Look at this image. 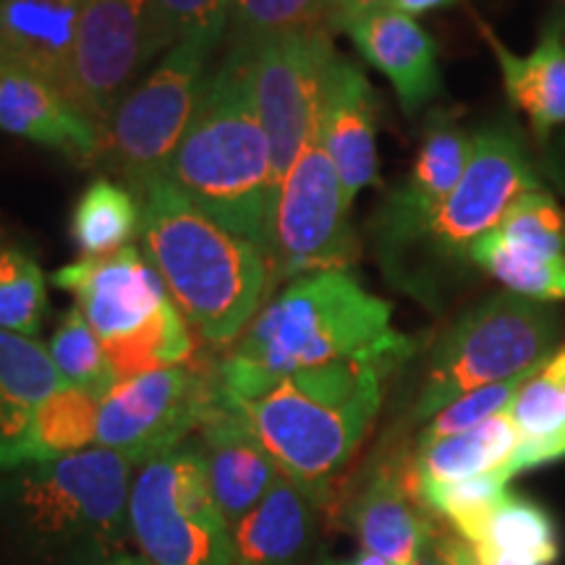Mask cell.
<instances>
[{"label": "cell", "instance_id": "4dcf8cb0", "mask_svg": "<svg viewBox=\"0 0 565 565\" xmlns=\"http://www.w3.org/2000/svg\"><path fill=\"white\" fill-rule=\"evenodd\" d=\"M103 345L118 383L139 377V374L147 372L171 370V366L186 364L194 351L192 330H189L186 317L179 312L173 299L134 335H126L121 341H110Z\"/></svg>", "mask_w": 565, "mask_h": 565}, {"label": "cell", "instance_id": "6da1fadb", "mask_svg": "<svg viewBox=\"0 0 565 565\" xmlns=\"http://www.w3.org/2000/svg\"><path fill=\"white\" fill-rule=\"evenodd\" d=\"M414 341L393 328L391 301L380 299L349 270L312 273L288 282L217 364L228 401L254 398L278 380L338 362L398 366Z\"/></svg>", "mask_w": 565, "mask_h": 565}, {"label": "cell", "instance_id": "60d3db41", "mask_svg": "<svg viewBox=\"0 0 565 565\" xmlns=\"http://www.w3.org/2000/svg\"><path fill=\"white\" fill-rule=\"evenodd\" d=\"M437 565H479L475 550L461 536H440L433 542Z\"/></svg>", "mask_w": 565, "mask_h": 565}, {"label": "cell", "instance_id": "d590c367", "mask_svg": "<svg viewBox=\"0 0 565 565\" xmlns=\"http://www.w3.org/2000/svg\"><path fill=\"white\" fill-rule=\"evenodd\" d=\"M231 6L233 0H150L152 58L194 38L221 45L228 38Z\"/></svg>", "mask_w": 565, "mask_h": 565}, {"label": "cell", "instance_id": "3957f363", "mask_svg": "<svg viewBox=\"0 0 565 565\" xmlns=\"http://www.w3.org/2000/svg\"><path fill=\"white\" fill-rule=\"evenodd\" d=\"M166 179L212 221L263 252L278 183L270 139L254 103L249 53L242 42H228L221 66L204 84L200 108Z\"/></svg>", "mask_w": 565, "mask_h": 565}, {"label": "cell", "instance_id": "4316f807", "mask_svg": "<svg viewBox=\"0 0 565 565\" xmlns=\"http://www.w3.org/2000/svg\"><path fill=\"white\" fill-rule=\"evenodd\" d=\"M471 550L479 565H553L561 555L550 513L511 492L494 508Z\"/></svg>", "mask_w": 565, "mask_h": 565}, {"label": "cell", "instance_id": "8fae6325", "mask_svg": "<svg viewBox=\"0 0 565 565\" xmlns=\"http://www.w3.org/2000/svg\"><path fill=\"white\" fill-rule=\"evenodd\" d=\"M242 45L249 53L254 103L273 147L275 183H280L299 154L317 145L324 95L343 55L328 30L275 34Z\"/></svg>", "mask_w": 565, "mask_h": 565}, {"label": "cell", "instance_id": "e0dca14e", "mask_svg": "<svg viewBox=\"0 0 565 565\" xmlns=\"http://www.w3.org/2000/svg\"><path fill=\"white\" fill-rule=\"evenodd\" d=\"M0 131L66 154L97 162L103 134L82 116L58 87L32 71L0 61Z\"/></svg>", "mask_w": 565, "mask_h": 565}, {"label": "cell", "instance_id": "f546056e", "mask_svg": "<svg viewBox=\"0 0 565 565\" xmlns=\"http://www.w3.org/2000/svg\"><path fill=\"white\" fill-rule=\"evenodd\" d=\"M469 259L477 273L490 275L503 291L545 303L565 301V254L505 244L490 231L475 244Z\"/></svg>", "mask_w": 565, "mask_h": 565}, {"label": "cell", "instance_id": "cb8c5ba5", "mask_svg": "<svg viewBox=\"0 0 565 565\" xmlns=\"http://www.w3.org/2000/svg\"><path fill=\"white\" fill-rule=\"evenodd\" d=\"M231 532L236 565H299L312 545L315 503L280 475L263 503Z\"/></svg>", "mask_w": 565, "mask_h": 565}, {"label": "cell", "instance_id": "ab89813d", "mask_svg": "<svg viewBox=\"0 0 565 565\" xmlns=\"http://www.w3.org/2000/svg\"><path fill=\"white\" fill-rule=\"evenodd\" d=\"M391 9V0H333V19H330V30L345 32L351 24L362 21L372 13Z\"/></svg>", "mask_w": 565, "mask_h": 565}, {"label": "cell", "instance_id": "9a60e30c", "mask_svg": "<svg viewBox=\"0 0 565 565\" xmlns=\"http://www.w3.org/2000/svg\"><path fill=\"white\" fill-rule=\"evenodd\" d=\"M469 154L471 131H466L458 121V113L448 108L429 113L412 171L385 196L383 207L372 221L377 254L391 252L406 242L443 207L461 181L469 166Z\"/></svg>", "mask_w": 565, "mask_h": 565}, {"label": "cell", "instance_id": "30bf717a", "mask_svg": "<svg viewBox=\"0 0 565 565\" xmlns=\"http://www.w3.org/2000/svg\"><path fill=\"white\" fill-rule=\"evenodd\" d=\"M341 181L320 145L307 147L278 183L263 257L270 296L282 280L349 270L362 257Z\"/></svg>", "mask_w": 565, "mask_h": 565}, {"label": "cell", "instance_id": "7c38bea8", "mask_svg": "<svg viewBox=\"0 0 565 565\" xmlns=\"http://www.w3.org/2000/svg\"><path fill=\"white\" fill-rule=\"evenodd\" d=\"M221 404L215 372L171 366L124 380L100 398L97 440L141 466L200 433Z\"/></svg>", "mask_w": 565, "mask_h": 565}, {"label": "cell", "instance_id": "e575fe53", "mask_svg": "<svg viewBox=\"0 0 565 565\" xmlns=\"http://www.w3.org/2000/svg\"><path fill=\"white\" fill-rule=\"evenodd\" d=\"M333 0H233L228 42H254L275 34L330 30Z\"/></svg>", "mask_w": 565, "mask_h": 565}, {"label": "cell", "instance_id": "9c48e42d", "mask_svg": "<svg viewBox=\"0 0 565 565\" xmlns=\"http://www.w3.org/2000/svg\"><path fill=\"white\" fill-rule=\"evenodd\" d=\"M215 51L210 40L179 42L113 110L97 162L121 175L134 194L168 173L200 108Z\"/></svg>", "mask_w": 565, "mask_h": 565}, {"label": "cell", "instance_id": "74e56055", "mask_svg": "<svg viewBox=\"0 0 565 565\" xmlns=\"http://www.w3.org/2000/svg\"><path fill=\"white\" fill-rule=\"evenodd\" d=\"M532 372L519 374V377H511V380H503V383L477 387V391L461 395V398L454 401L450 406H445L440 414H435L433 419L427 422V427L422 429L419 443L416 445L435 443V440H443V437L469 433V429L479 427V424L492 419V416L508 412L513 395L519 393V387L524 385V380Z\"/></svg>", "mask_w": 565, "mask_h": 565}, {"label": "cell", "instance_id": "7a4b0ae2", "mask_svg": "<svg viewBox=\"0 0 565 565\" xmlns=\"http://www.w3.org/2000/svg\"><path fill=\"white\" fill-rule=\"evenodd\" d=\"M141 249L186 322L212 345L236 343L270 301L257 244L212 221L166 175L137 194Z\"/></svg>", "mask_w": 565, "mask_h": 565}, {"label": "cell", "instance_id": "836d02e7", "mask_svg": "<svg viewBox=\"0 0 565 565\" xmlns=\"http://www.w3.org/2000/svg\"><path fill=\"white\" fill-rule=\"evenodd\" d=\"M47 351H51L63 377L68 380V385L87 391L95 398H105L118 385L100 335L89 328L79 307H71L63 315Z\"/></svg>", "mask_w": 565, "mask_h": 565}, {"label": "cell", "instance_id": "d6986e66", "mask_svg": "<svg viewBox=\"0 0 565 565\" xmlns=\"http://www.w3.org/2000/svg\"><path fill=\"white\" fill-rule=\"evenodd\" d=\"M345 34L362 58L393 84L406 116H416L440 95L443 76L437 45L414 17L383 9L351 24Z\"/></svg>", "mask_w": 565, "mask_h": 565}, {"label": "cell", "instance_id": "b9f144b4", "mask_svg": "<svg viewBox=\"0 0 565 565\" xmlns=\"http://www.w3.org/2000/svg\"><path fill=\"white\" fill-rule=\"evenodd\" d=\"M458 3V0H391V9L406 13V17H424V13H433L448 6Z\"/></svg>", "mask_w": 565, "mask_h": 565}, {"label": "cell", "instance_id": "603a6c76", "mask_svg": "<svg viewBox=\"0 0 565 565\" xmlns=\"http://www.w3.org/2000/svg\"><path fill=\"white\" fill-rule=\"evenodd\" d=\"M416 494L395 469H380L353 505V529L366 553L391 565H419L433 532L416 508Z\"/></svg>", "mask_w": 565, "mask_h": 565}, {"label": "cell", "instance_id": "7bdbcfd3", "mask_svg": "<svg viewBox=\"0 0 565 565\" xmlns=\"http://www.w3.org/2000/svg\"><path fill=\"white\" fill-rule=\"evenodd\" d=\"M92 565H150V563H147L141 555H134V553H126V550H121V553L100 557V561H95Z\"/></svg>", "mask_w": 565, "mask_h": 565}, {"label": "cell", "instance_id": "8d00e7d4", "mask_svg": "<svg viewBox=\"0 0 565 565\" xmlns=\"http://www.w3.org/2000/svg\"><path fill=\"white\" fill-rule=\"evenodd\" d=\"M492 233L500 242L524 249L565 254V207L542 186L521 196Z\"/></svg>", "mask_w": 565, "mask_h": 565}, {"label": "cell", "instance_id": "d6a6232c", "mask_svg": "<svg viewBox=\"0 0 565 565\" xmlns=\"http://www.w3.org/2000/svg\"><path fill=\"white\" fill-rule=\"evenodd\" d=\"M511 479L513 477H508L505 471H494V475L461 479V482L416 487L414 494L429 511L448 519L461 540L475 545L492 511L505 498V487Z\"/></svg>", "mask_w": 565, "mask_h": 565}, {"label": "cell", "instance_id": "277c9868", "mask_svg": "<svg viewBox=\"0 0 565 565\" xmlns=\"http://www.w3.org/2000/svg\"><path fill=\"white\" fill-rule=\"evenodd\" d=\"M393 370L383 362H338L288 374L254 398H221L265 445L280 475L320 503L370 435Z\"/></svg>", "mask_w": 565, "mask_h": 565}, {"label": "cell", "instance_id": "d4e9b609", "mask_svg": "<svg viewBox=\"0 0 565 565\" xmlns=\"http://www.w3.org/2000/svg\"><path fill=\"white\" fill-rule=\"evenodd\" d=\"M519 429L508 412L492 416L469 433L416 445V456L406 482L412 487L461 482V479L505 471L515 477L513 458L519 450Z\"/></svg>", "mask_w": 565, "mask_h": 565}, {"label": "cell", "instance_id": "5bb4252c", "mask_svg": "<svg viewBox=\"0 0 565 565\" xmlns=\"http://www.w3.org/2000/svg\"><path fill=\"white\" fill-rule=\"evenodd\" d=\"M53 282L74 296L103 343L134 335L171 301L166 282L137 246L76 259L55 270Z\"/></svg>", "mask_w": 565, "mask_h": 565}, {"label": "cell", "instance_id": "ffe728a7", "mask_svg": "<svg viewBox=\"0 0 565 565\" xmlns=\"http://www.w3.org/2000/svg\"><path fill=\"white\" fill-rule=\"evenodd\" d=\"M200 435L212 498L233 526L263 503L265 494L278 482L280 469L242 416L223 398L204 422Z\"/></svg>", "mask_w": 565, "mask_h": 565}, {"label": "cell", "instance_id": "83f0119b", "mask_svg": "<svg viewBox=\"0 0 565 565\" xmlns=\"http://www.w3.org/2000/svg\"><path fill=\"white\" fill-rule=\"evenodd\" d=\"M97 414L100 398L74 385L42 401L32 414L21 469L92 448L97 440Z\"/></svg>", "mask_w": 565, "mask_h": 565}, {"label": "cell", "instance_id": "ac0fdd59", "mask_svg": "<svg viewBox=\"0 0 565 565\" xmlns=\"http://www.w3.org/2000/svg\"><path fill=\"white\" fill-rule=\"evenodd\" d=\"M477 26L498 61L508 103L524 113L542 147L565 129V9L545 21L540 40L526 55L513 53L484 21L477 19Z\"/></svg>", "mask_w": 565, "mask_h": 565}, {"label": "cell", "instance_id": "44dd1931", "mask_svg": "<svg viewBox=\"0 0 565 565\" xmlns=\"http://www.w3.org/2000/svg\"><path fill=\"white\" fill-rule=\"evenodd\" d=\"M82 0H0V61L42 76L68 97Z\"/></svg>", "mask_w": 565, "mask_h": 565}, {"label": "cell", "instance_id": "f1b7e54d", "mask_svg": "<svg viewBox=\"0 0 565 565\" xmlns=\"http://www.w3.org/2000/svg\"><path fill=\"white\" fill-rule=\"evenodd\" d=\"M141 228L139 196L121 181L100 175L84 189L71 212V238L84 257H105L131 246Z\"/></svg>", "mask_w": 565, "mask_h": 565}, {"label": "cell", "instance_id": "f35d334b", "mask_svg": "<svg viewBox=\"0 0 565 565\" xmlns=\"http://www.w3.org/2000/svg\"><path fill=\"white\" fill-rule=\"evenodd\" d=\"M536 168H540L542 181H547L557 194L565 196V129L540 147Z\"/></svg>", "mask_w": 565, "mask_h": 565}, {"label": "cell", "instance_id": "4fadbf2b", "mask_svg": "<svg viewBox=\"0 0 565 565\" xmlns=\"http://www.w3.org/2000/svg\"><path fill=\"white\" fill-rule=\"evenodd\" d=\"M150 61V0H82L68 100L103 137Z\"/></svg>", "mask_w": 565, "mask_h": 565}, {"label": "cell", "instance_id": "484cf974", "mask_svg": "<svg viewBox=\"0 0 565 565\" xmlns=\"http://www.w3.org/2000/svg\"><path fill=\"white\" fill-rule=\"evenodd\" d=\"M508 416L521 437L513 458L515 475L565 458V345L529 374Z\"/></svg>", "mask_w": 565, "mask_h": 565}, {"label": "cell", "instance_id": "2e32d148", "mask_svg": "<svg viewBox=\"0 0 565 565\" xmlns=\"http://www.w3.org/2000/svg\"><path fill=\"white\" fill-rule=\"evenodd\" d=\"M317 145L333 162L345 204L380 181L377 95L356 63L341 58L324 95Z\"/></svg>", "mask_w": 565, "mask_h": 565}, {"label": "cell", "instance_id": "5b68a950", "mask_svg": "<svg viewBox=\"0 0 565 565\" xmlns=\"http://www.w3.org/2000/svg\"><path fill=\"white\" fill-rule=\"evenodd\" d=\"M545 186L524 131L513 118H498L471 131L469 166L440 210L406 242L380 254L395 286L435 303L471 267L469 254L479 238L498 228L521 196Z\"/></svg>", "mask_w": 565, "mask_h": 565}, {"label": "cell", "instance_id": "8992f818", "mask_svg": "<svg viewBox=\"0 0 565 565\" xmlns=\"http://www.w3.org/2000/svg\"><path fill=\"white\" fill-rule=\"evenodd\" d=\"M131 482L129 458L92 445L21 469L6 487V503L21 532L34 542L108 557L121 553V542L131 536Z\"/></svg>", "mask_w": 565, "mask_h": 565}, {"label": "cell", "instance_id": "7402d4cb", "mask_svg": "<svg viewBox=\"0 0 565 565\" xmlns=\"http://www.w3.org/2000/svg\"><path fill=\"white\" fill-rule=\"evenodd\" d=\"M68 387L51 351L0 328V471H19L34 408Z\"/></svg>", "mask_w": 565, "mask_h": 565}, {"label": "cell", "instance_id": "1f68e13d", "mask_svg": "<svg viewBox=\"0 0 565 565\" xmlns=\"http://www.w3.org/2000/svg\"><path fill=\"white\" fill-rule=\"evenodd\" d=\"M47 315V280L30 246L0 236V328L34 338Z\"/></svg>", "mask_w": 565, "mask_h": 565}, {"label": "cell", "instance_id": "ba28073f", "mask_svg": "<svg viewBox=\"0 0 565 565\" xmlns=\"http://www.w3.org/2000/svg\"><path fill=\"white\" fill-rule=\"evenodd\" d=\"M129 526L150 565H236L231 524L212 498L200 445L183 443L139 466Z\"/></svg>", "mask_w": 565, "mask_h": 565}, {"label": "cell", "instance_id": "52a82bcc", "mask_svg": "<svg viewBox=\"0 0 565 565\" xmlns=\"http://www.w3.org/2000/svg\"><path fill=\"white\" fill-rule=\"evenodd\" d=\"M563 320L553 303L498 291L469 307L445 330L429 359L414 406L429 422L461 395L519 377L561 349Z\"/></svg>", "mask_w": 565, "mask_h": 565}]
</instances>
